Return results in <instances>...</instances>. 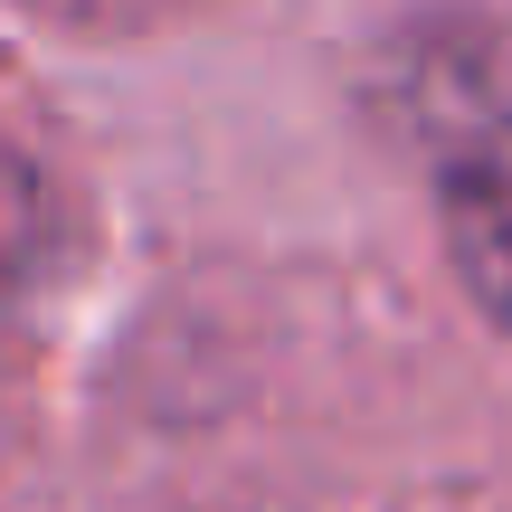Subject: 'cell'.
Segmentation results:
<instances>
[{"label": "cell", "instance_id": "1", "mask_svg": "<svg viewBox=\"0 0 512 512\" xmlns=\"http://www.w3.org/2000/svg\"><path fill=\"white\" fill-rule=\"evenodd\" d=\"M446 247H456L475 304L512 323V124H494L446 181Z\"/></svg>", "mask_w": 512, "mask_h": 512}]
</instances>
